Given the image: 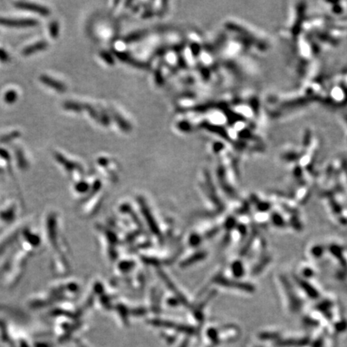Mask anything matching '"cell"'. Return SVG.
<instances>
[{
    "mask_svg": "<svg viewBox=\"0 0 347 347\" xmlns=\"http://www.w3.org/2000/svg\"><path fill=\"white\" fill-rule=\"evenodd\" d=\"M10 61V56L6 50L0 47V61L2 63H6Z\"/></svg>",
    "mask_w": 347,
    "mask_h": 347,
    "instance_id": "obj_9",
    "label": "cell"
},
{
    "mask_svg": "<svg viewBox=\"0 0 347 347\" xmlns=\"http://www.w3.org/2000/svg\"><path fill=\"white\" fill-rule=\"evenodd\" d=\"M16 156L18 166L22 169H26L27 167H29V164H28L27 159L25 158L24 152L22 151L20 148L16 147Z\"/></svg>",
    "mask_w": 347,
    "mask_h": 347,
    "instance_id": "obj_5",
    "label": "cell"
},
{
    "mask_svg": "<svg viewBox=\"0 0 347 347\" xmlns=\"http://www.w3.org/2000/svg\"><path fill=\"white\" fill-rule=\"evenodd\" d=\"M47 47V43L45 40H40L34 43L32 45H29L22 50V54L24 56H31L35 54L36 52L45 50Z\"/></svg>",
    "mask_w": 347,
    "mask_h": 347,
    "instance_id": "obj_3",
    "label": "cell"
},
{
    "mask_svg": "<svg viewBox=\"0 0 347 347\" xmlns=\"http://www.w3.org/2000/svg\"><path fill=\"white\" fill-rule=\"evenodd\" d=\"M20 135H21V133H20L19 130H14V131L10 132L8 134H4V135L0 137V143H8L10 142L13 141L15 139L19 138Z\"/></svg>",
    "mask_w": 347,
    "mask_h": 347,
    "instance_id": "obj_6",
    "label": "cell"
},
{
    "mask_svg": "<svg viewBox=\"0 0 347 347\" xmlns=\"http://www.w3.org/2000/svg\"><path fill=\"white\" fill-rule=\"evenodd\" d=\"M39 22L35 19L31 18H6L0 17V25L7 28H15V29H26V28H33L37 26Z\"/></svg>",
    "mask_w": 347,
    "mask_h": 347,
    "instance_id": "obj_1",
    "label": "cell"
},
{
    "mask_svg": "<svg viewBox=\"0 0 347 347\" xmlns=\"http://www.w3.org/2000/svg\"><path fill=\"white\" fill-rule=\"evenodd\" d=\"M49 32L50 35H52V37H57L59 33V26L57 23L53 22L52 24H50Z\"/></svg>",
    "mask_w": 347,
    "mask_h": 347,
    "instance_id": "obj_8",
    "label": "cell"
},
{
    "mask_svg": "<svg viewBox=\"0 0 347 347\" xmlns=\"http://www.w3.org/2000/svg\"><path fill=\"white\" fill-rule=\"evenodd\" d=\"M3 100L6 104L13 105L18 100V93L14 89H10L5 93Z\"/></svg>",
    "mask_w": 347,
    "mask_h": 347,
    "instance_id": "obj_7",
    "label": "cell"
},
{
    "mask_svg": "<svg viewBox=\"0 0 347 347\" xmlns=\"http://www.w3.org/2000/svg\"><path fill=\"white\" fill-rule=\"evenodd\" d=\"M15 7L18 9L29 11V12H35L37 14L47 16L50 14L49 10L45 6L34 3V2H25V1H18L14 2Z\"/></svg>",
    "mask_w": 347,
    "mask_h": 347,
    "instance_id": "obj_2",
    "label": "cell"
},
{
    "mask_svg": "<svg viewBox=\"0 0 347 347\" xmlns=\"http://www.w3.org/2000/svg\"><path fill=\"white\" fill-rule=\"evenodd\" d=\"M40 80L43 84L51 87L52 89H56L58 92L65 91V87L63 86V84L59 82L57 80L52 79L47 75H41L40 77Z\"/></svg>",
    "mask_w": 347,
    "mask_h": 347,
    "instance_id": "obj_4",
    "label": "cell"
}]
</instances>
